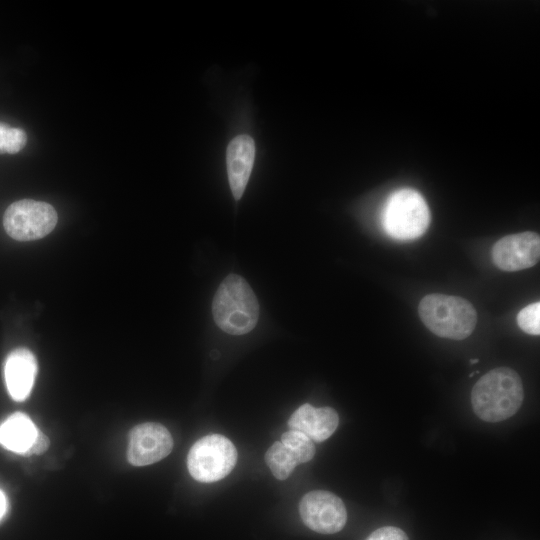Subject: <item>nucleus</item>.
<instances>
[{
    "instance_id": "obj_1",
    "label": "nucleus",
    "mask_w": 540,
    "mask_h": 540,
    "mask_svg": "<svg viewBox=\"0 0 540 540\" xmlns=\"http://www.w3.org/2000/svg\"><path fill=\"white\" fill-rule=\"evenodd\" d=\"M524 397L520 376L509 367H497L483 375L473 386L474 413L487 422H499L513 416Z\"/></svg>"
},
{
    "instance_id": "obj_2",
    "label": "nucleus",
    "mask_w": 540,
    "mask_h": 540,
    "mask_svg": "<svg viewBox=\"0 0 540 540\" xmlns=\"http://www.w3.org/2000/svg\"><path fill=\"white\" fill-rule=\"evenodd\" d=\"M216 325L231 335L250 332L259 318L257 298L246 282L236 274L228 275L219 285L212 302Z\"/></svg>"
},
{
    "instance_id": "obj_3",
    "label": "nucleus",
    "mask_w": 540,
    "mask_h": 540,
    "mask_svg": "<svg viewBox=\"0 0 540 540\" xmlns=\"http://www.w3.org/2000/svg\"><path fill=\"white\" fill-rule=\"evenodd\" d=\"M418 313L432 333L452 340L467 338L477 323V312L473 305L458 296L428 294L420 301Z\"/></svg>"
},
{
    "instance_id": "obj_4",
    "label": "nucleus",
    "mask_w": 540,
    "mask_h": 540,
    "mask_svg": "<svg viewBox=\"0 0 540 540\" xmlns=\"http://www.w3.org/2000/svg\"><path fill=\"white\" fill-rule=\"evenodd\" d=\"M430 211L422 195L410 188L398 189L387 199L382 224L386 233L398 240H412L425 233Z\"/></svg>"
},
{
    "instance_id": "obj_5",
    "label": "nucleus",
    "mask_w": 540,
    "mask_h": 540,
    "mask_svg": "<svg viewBox=\"0 0 540 540\" xmlns=\"http://www.w3.org/2000/svg\"><path fill=\"white\" fill-rule=\"evenodd\" d=\"M236 461L234 444L223 435L211 434L193 444L188 453L187 467L195 480L211 483L226 477Z\"/></svg>"
},
{
    "instance_id": "obj_6",
    "label": "nucleus",
    "mask_w": 540,
    "mask_h": 540,
    "mask_svg": "<svg viewBox=\"0 0 540 540\" xmlns=\"http://www.w3.org/2000/svg\"><path fill=\"white\" fill-rule=\"evenodd\" d=\"M57 221L52 205L32 199L13 202L3 216L6 233L17 241L41 239L55 228Z\"/></svg>"
},
{
    "instance_id": "obj_7",
    "label": "nucleus",
    "mask_w": 540,
    "mask_h": 540,
    "mask_svg": "<svg viewBox=\"0 0 540 540\" xmlns=\"http://www.w3.org/2000/svg\"><path fill=\"white\" fill-rule=\"evenodd\" d=\"M303 523L321 534H333L346 524L347 512L343 501L335 494L314 490L303 496L299 504Z\"/></svg>"
},
{
    "instance_id": "obj_8",
    "label": "nucleus",
    "mask_w": 540,
    "mask_h": 540,
    "mask_svg": "<svg viewBox=\"0 0 540 540\" xmlns=\"http://www.w3.org/2000/svg\"><path fill=\"white\" fill-rule=\"evenodd\" d=\"M172 448V436L163 425L142 423L130 431L127 459L134 466H146L165 458Z\"/></svg>"
},
{
    "instance_id": "obj_9",
    "label": "nucleus",
    "mask_w": 540,
    "mask_h": 540,
    "mask_svg": "<svg viewBox=\"0 0 540 540\" xmlns=\"http://www.w3.org/2000/svg\"><path fill=\"white\" fill-rule=\"evenodd\" d=\"M540 257V237L535 232L507 235L492 248L494 264L503 271H519L533 267Z\"/></svg>"
},
{
    "instance_id": "obj_10",
    "label": "nucleus",
    "mask_w": 540,
    "mask_h": 540,
    "mask_svg": "<svg viewBox=\"0 0 540 540\" xmlns=\"http://www.w3.org/2000/svg\"><path fill=\"white\" fill-rule=\"evenodd\" d=\"M255 160V143L251 136L234 137L226 149V169L231 192L239 200L248 184Z\"/></svg>"
},
{
    "instance_id": "obj_11",
    "label": "nucleus",
    "mask_w": 540,
    "mask_h": 540,
    "mask_svg": "<svg viewBox=\"0 0 540 540\" xmlns=\"http://www.w3.org/2000/svg\"><path fill=\"white\" fill-rule=\"evenodd\" d=\"M37 374V361L26 348L13 350L4 363V379L9 395L15 401L25 400L32 390Z\"/></svg>"
},
{
    "instance_id": "obj_12",
    "label": "nucleus",
    "mask_w": 540,
    "mask_h": 540,
    "mask_svg": "<svg viewBox=\"0 0 540 540\" xmlns=\"http://www.w3.org/2000/svg\"><path fill=\"white\" fill-rule=\"evenodd\" d=\"M338 423L339 417L333 408H315L308 403L301 405L288 420L291 430L299 431L315 442L328 439Z\"/></svg>"
},
{
    "instance_id": "obj_13",
    "label": "nucleus",
    "mask_w": 540,
    "mask_h": 540,
    "mask_svg": "<svg viewBox=\"0 0 540 540\" xmlns=\"http://www.w3.org/2000/svg\"><path fill=\"white\" fill-rule=\"evenodd\" d=\"M39 430L23 413H14L0 425V444L15 453L26 454Z\"/></svg>"
},
{
    "instance_id": "obj_14",
    "label": "nucleus",
    "mask_w": 540,
    "mask_h": 540,
    "mask_svg": "<svg viewBox=\"0 0 540 540\" xmlns=\"http://www.w3.org/2000/svg\"><path fill=\"white\" fill-rule=\"evenodd\" d=\"M265 462L275 478L285 480L299 464L295 455L280 441L274 442L265 454Z\"/></svg>"
},
{
    "instance_id": "obj_15",
    "label": "nucleus",
    "mask_w": 540,
    "mask_h": 540,
    "mask_svg": "<svg viewBox=\"0 0 540 540\" xmlns=\"http://www.w3.org/2000/svg\"><path fill=\"white\" fill-rule=\"evenodd\" d=\"M280 442L295 455L299 464L310 461L315 455L313 441L299 431L283 433Z\"/></svg>"
},
{
    "instance_id": "obj_16",
    "label": "nucleus",
    "mask_w": 540,
    "mask_h": 540,
    "mask_svg": "<svg viewBox=\"0 0 540 540\" xmlns=\"http://www.w3.org/2000/svg\"><path fill=\"white\" fill-rule=\"evenodd\" d=\"M26 143L27 135L23 129L0 122V154H16L25 147Z\"/></svg>"
},
{
    "instance_id": "obj_17",
    "label": "nucleus",
    "mask_w": 540,
    "mask_h": 540,
    "mask_svg": "<svg viewBox=\"0 0 540 540\" xmlns=\"http://www.w3.org/2000/svg\"><path fill=\"white\" fill-rule=\"evenodd\" d=\"M519 327L528 334H540V303L534 302L524 307L517 315Z\"/></svg>"
},
{
    "instance_id": "obj_18",
    "label": "nucleus",
    "mask_w": 540,
    "mask_h": 540,
    "mask_svg": "<svg viewBox=\"0 0 540 540\" xmlns=\"http://www.w3.org/2000/svg\"><path fill=\"white\" fill-rule=\"evenodd\" d=\"M366 540H409L403 530L393 526H385L375 530Z\"/></svg>"
},
{
    "instance_id": "obj_19",
    "label": "nucleus",
    "mask_w": 540,
    "mask_h": 540,
    "mask_svg": "<svg viewBox=\"0 0 540 540\" xmlns=\"http://www.w3.org/2000/svg\"><path fill=\"white\" fill-rule=\"evenodd\" d=\"M49 447V439L42 432H38L33 444L25 455H34L45 452Z\"/></svg>"
},
{
    "instance_id": "obj_20",
    "label": "nucleus",
    "mask_w": 540,
    "mask_h": 540,
    "mask_svg": "<svg viewBox=\"0 0 540 540\" xmlns=\"http://www.w3.org/2000/svg\"><path fill=\"white\" fill-rule=\"evenodd\" d=\"M6 511V498L3 492L0 490V519L4 516Z\"/></svg>"
},
{
    "instance_id": "obj_21",
    "label": "nucleus",
    "mask_w": 540,
    "mask_h": 540,
    "mask_svg": "<svg viewBox=\"0 0 540 540\" xmlns=\"http://www.w3.org/2000/svg\"><path fill=\"white\" fill-rule=\"evenodd\" d=\"M470 362L473 364V363H477L478 362V359H474V360H470Z\"/></svg>"
}]
</instances>
